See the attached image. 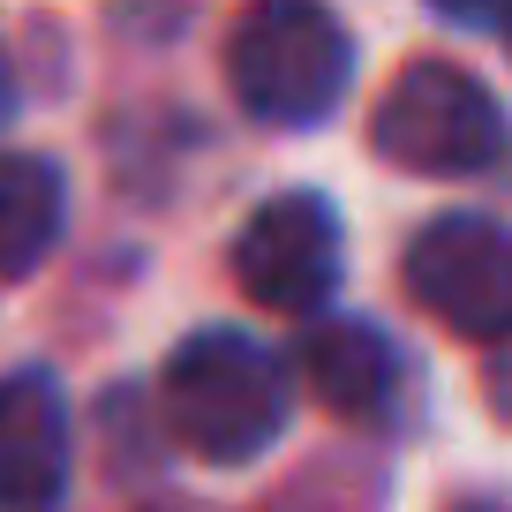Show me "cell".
Masks as SVG:
<instances>
[{
    "instance_id": "cell-1",
    "label": "cell",
    "mask_w": 512,
    "mask_h": 512,
    "mask_svg": "<svg viewBox=\"0 0 512 512\" xmlns=\"http://www.w3.org/2000/svg\"><path fill=\"white\" fill-rule=\"evenodd\" d=\"M159 407H166V430L196 460L241 467L256 452H272L279 430H287V369L249 332H196L166 362Z\"/></svg>"
},
{
    "instance_id": "cell-2",
    "label": "cell",
    "mask_w": 512,
    "mask_h": 512,
    "mask_svg": "<svg viewBox=\"0 0 512 512\" xmlns=\"http://www.w3.org/2000/svg\"><path fill=\"white\" fill-rule=\"evenodd\" d=\"M347 31L324 0H249L226 38V83L264 128H317L347 91Z\"/></svg>"
},
{
    "instance_id": "cell-3",
    "label": "cell",
    "mask_w": 512,
    "mask_h": 512,
    "mask_svg": "<svg viewBox=\"0 0 512 512\" xmlns=\"http://www.w3.org/2000/svg\"><path fill=\"white\" fill-rule=\"evenodd\" d=\"M369 144H377V159L407 166V174L460 181V174H482L505 151V113L467 68L415 61L384 83L377 113H369Z\"/></svg>"
},
{
    "instance_id": "cell-4",
    "label": "cell",
    "mask_w": 512,
    "mask_h": 512,
    "mask_svg": "<svg viewBox=\"0 0 512 512\" xmlns=\"http://www.w3.org/2000/svg\"><path fill=\"white\" fill-rule=\"evenodd\" d=\"M407 294L460 339H512V234L497 219L452 211L407 241Z\"/></svg>"
},
{
    "instance_id": "cell-5",
    "label": "cell",
    "mask_w": 512,
    "mask_h": 512,
    "mask_svg": "<svg viewBox=\"0 0 512 512\" xmlns=\"http://www.w3.org/2000/svg\"><path fill=\"white\" fill-rule=\"evenodd\" d=\"M234 287L272 317H309L339 287V219L317 189H287L256 204L234 234Z\"/></svg>"
},
{
    "instance_id": "cell-6",
    "label": "cell",
    "mask_w": 512,
    "mask_h": 512,
    "mask_svg": "<svg viewBox=\"0 0 512 512\" xmlns=\"http://www.w3.org/2000/svg\"><path fill=\"white\" fill-rule=\"evenodd\" d=\"M68 490V400L46 369L0 377V512H46Z\"/></svg>"
},
{
    "instance_id": "cell-7",
    "label": "cell",
    "mask_w": 512,
    "mask_h": 512,
    "mask_svg": "<svg viewBox=\"0 0 512 512\" xmlns=\"http://www.w3.org/2000/svg\"><path fill=\"white\" fill-rule=\"evenodd\" d=\"M302 369H309V384H317V400L332 407V415H347V422H377L384 407H392V384H400V362H392L384 332L362 324V317L317 324L309 347H302Z\"/></svg>"
},
{
    "instance_id": "cell-8",
    "label": "cell",
    "mask_w": 512,
    "mask_h": 512,
    "mask_svg": "<svg viewBox=\"0 0 512 512\" xmlns=\"http://www.w3.org/2000/svg\"><path fill=\"white\" fill-rule=\"evenodd\" d=\"M61 211L68 189L53 159H31V151L0 159V287L46 264V249L61 241Z\"/></svg>"
},
{
    "instance_id": "cell-9",
    "label": "cell",
    "mask_w": 512,
    "mask_h": 512,
    "mask_svg": "<svg viewBox=\"0 0 512 512\" xmlns=\"http://www.w3.org/2000/svg\"><path fill=\"white\" fill-rule=\"evenodd\" d=\"M430 8L452 23H505L512 16V0H430Z\"/></svg>"
},
{
    "instance_id": "cell-10",
    "label": "cell",
    "mask_w": 512,
    "mask_h": 512,
    "mask_svg": "<svg viewBox=\"0 0 512 512\" xmlns=\"http://www.w3.org/2000/svg\"><path fill=\"white\" fill-rule=\"evenodd\" d=\"M16 106V68H8V53H0V113Z\"/></svg>"
},
{
    "instance_id": "cell-11",
    "label": "cell",
    "mask_w": 512,
    "mask_h": 512,
    "mask_svg": "<svg viewBox=\"0 0 512 512\" xmlns=\"http://www.w3.org/2000/svg\"><path fill=\"white\" fill-rule=\"evenodd\" d=\"M452 512H512V505H497V497H460Z\"/></svg>"
},
{
    "instance_id": "cell-12",
    "label": "cell",
    "mask_w": 512,
    "mask_h": 512,
    "mask_svg": "<svg viewBox=\"0 0 512 512\" xmlns=\"http://www.w3.org/2000/svg\"><path fill=\"white\" fill-rule=\"evenodd\" d=\"M505 31H512V16H505Z\"/></svg>"
}]
</instances>
